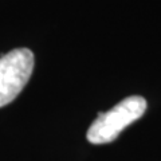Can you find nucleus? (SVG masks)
<instances>
[{
    "label": "nucleus",
    "instance_id": "2",
    "mask_svg": "<svg viewBox=\"0 0 161 161\" xmlns=\"http://www.w3.org/2000/svg\"><path fill=\"white\" fill-rule=\"evenodd\" d=\"M34 54L28 48H15L0 57V108L11 103L32 75Z\"/></svg>",
    "mask_w": 161,
    "mask_h": 161
},
{
    "label": "nucleus",
    "instance_id": "1",
    "mask_svg": "<svg viewBox=\"0 0 161 161\" xmlns=\"http://www.w3.org/2000/svg\"><path fill=\"white\" fill-rule=\"evenodd\" d=\"M147 110V101L140 95H132L118 102L106 113H99L87 130L89 142L99 145L112 142L122 130L141 118Z\"/></svg>",
    "mask_w": 161,
    "mask_h": 161
}]
</instances>
